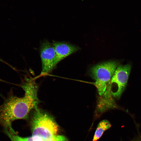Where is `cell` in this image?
I'll return each instance as SVG.
<instances>
[{
	"label": "cell",
	"mask_w": 141,
	"mask_h": 141,
	"mask_svg": "<svg viewBox=\"0 0 141 141\" xmlns=\"http://www.w3.org/2000/svg\"><path fill=\"white\" fill-rule=\"evenodd\" d=\"M22 88L25 93L23 97L15 96L11 89L0 105V124L14 134L16 133L12 127V122L17 119L28 118L30 112L37 108L40 102L37 96L38 89L36 86L26 84Z\"/></svg>",
	"instance_id": "obj_1"
},
{
	"label": "cell",
	"mask_w": 141,
	"mask_h": 141,
	"mask_svg": "<svg viewBox=\"0 0 141 141\" xmlns=\"http://www.w3.org/2000/svg\"><path fill=\"white\" fill-rule=\"evenodd\" d=\"M31 113L32 136L37 141H68L64 136L57 134L59 127L50 114L38 107Z\"/></svg>",
	"instance_id": "obj_2"
},
{
	"label": "cell",
	"mask_w": 141,
	"mask_h": 141,
	"mask_svg": "<svg viewBox=\"0 0 141 141\" xmlns=\"http://www.w3.org/2000/svg\"><path fill=\"white\" fill-rule=\"evenodd\" d=\"M120 63L116 61H110L97 64L91 68V76L95 81V85L100 96L105 91Z\"/></svg>",
	"instance_id": "obj_3"
},
{
	"label": "cell",
	"mask_w": 141,
	"mask_h": 141,
	"mask_svg": "<svg viewBox=\"0 0 141 141\" xmlns=\"http://www.w3.org/2000/svg\"><path fill=\"white\" fill-rule=\"evenodd\" d=\"M131 68L128 63L120 64L116 69L107 87L115 99L119 100L125 90Z\"/></svg>",
	"instance_id": "obj_4"
},
{
	"label": "cell",
	"mask_w": 141,
	"mask_h": 141,
	"mask_svg": "<svg viewBox=\"0 0 141 141\" xmlns=\"http://www.w3.org/2000/svg\"><path fill=\"white\" fill-rule=\"evenodd\" d=\"M40 54L42 66L40 75L42 76L51 72L56 66V53L53 45L46 41L41 45Z\"/></svg>",
	"instance_id": "obj_5"
},
{
	"label": "cell",
	"mask_w": 141,
	"mask_h": 141,
	"mask_svg": "<svg viewBox=\"0 0 141 141\" xmlns=\"http://www.w3.org/2000/svg\"><path fill=\"white\" fill-rule=\"evenodd\" d=\"M52 45L56 53V65L63 59L79 49L78 47L65 43L55 42Z\"/></svg>",
	"instance_id": "obj_6"
},
{
	"label": "cell",
	"mask_w": 141,
	"mask_h": 141,
	"mask_svg": "<svg viewBox=\"0 0 141 141\" xmlns=\"http://www.w3.org/2000/svg\"><path fill=\"white\" fill-rule=\"evenodd\" d=\"M111 126V124L107 120H103L100 122L97 126L93 137V141L97 140L101 137L104 132L110 128Z\"/></svg>",
	"instance_id": "obj_7"
},
{
	"label": "cell",
	"mask_w": 141,
	"mask_h": 141,
	"mask_svg": "<svg viewBox=\"0 0 141 141\" xmlns=\"http://www.w3.org/2000/svg\"><path fill=\"white\" fill-rule=\"evenodd\" d=\"M5 132L6 134L7 135L11 141H17L13 137L10 135L9 132L7 130H5Z\"/></svg>",
	"instance_id": "obj_8"
}]
</instances>
